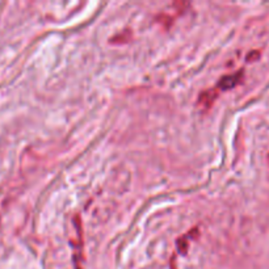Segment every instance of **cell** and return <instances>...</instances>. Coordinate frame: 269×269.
Here are the masks:
<instances>
[{"label":"cell","mask_w":269,"mask_h":269,"mask_svg":"<svg viewBox=\"0 0 269 269\" xmlns=\"http://www.w3.org/2000/svg\"><path fill=\"white\" fill-rule=\"evenodd\" d=\"M243 73H244V71L240 70V71H238V73L233 74V75H226V77L221 78V80L218 82V86L217 87L222 91L233 90L234 87H236L240 83V82H242Z\"/></svg>","instance_id":"1"},{"label":"cell","mask_w":269,"mask_h":269,"mask_svg":"<svg viewBox=\"0 0 269 269\" xmlns=\"http://www.w3.org/2000/svg\"><path fill=\"white\" fill-rule=\"evenodd\" d=\"M177 247H179L180 253L186 252V249H188V242L185 243V238H180L179 242H177Z\"/></svg>","instance_id":"4"},{"label":"cell","mask_w":269,"mask_h":269,"mask_svg":"<svg viewBox=\"0 0 269 269\" xmlns=\"http://www.w3.org/2000/svg\"><path fill=\"white\" fill-rule=\"evenodd\" d=\"M217 99V91L212 90L208 91V92H203L201 93V96H199L198 104L203 106H206V108H209L212 106V104L214 103V100Z\"/></svg>","instance_id":"2"},{"label":"cell","mask_w":269,"mask_h":269,"mask_svg":"<svg viewBox=\"0 0 269 269\" xmlns=\"http://www.w3.org/2000/svg\"><path fill=\"white\" fill-rule=\"evenodd\" d=\"M130 38H131V33H130V30H125L123 33H120L118 36L113 37V38H110V42L112 43H126V42H129Z\"/></svg>","instance_id":"3"},{"label":"cell","mask_w":269,"mask_h":269,"mask_svg":"<svg viewBox=\"0 0 269 269\" xmlns=\"http://www.w3.org/2000/svg\"><path fill=\"white\" fill-rule=\"evenodd\" d=\"M259 51H252V54H249L248 57H247V60H249V62H251V60H253V59H257V58H259Z\"/></svg>","instance_id":"6"},{"label":"cell","mask_w":269,"mask_h":269,"mask_svg":"<svg viewBox=\"0 0 269 269\" xmlns=\"http://www.w3.org/2000/svg\"><path fill=\"white\" fill-rule=\"evenodd\" d=\"M156 20H163V21H160V24H163V25L166 28H170L171 24H172V19H171L170 16H166V15H163V16L156 17Z\"/></svg>","instance_id":"5"}]
</instances>
